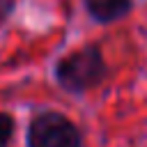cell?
I'll list each match as a JSON object with an SVG mask.
<instances>
[{"instance_id": "cell-1", "label": "cell", "mask_w": 147, "mask_h": 147, "mask_svg": "<svg viewBox=\"0 0 147 147\" xmlns=\"http://www.w3.org/2000/svg\"><path fill=\"white\" fill-rule=\"evenodd\" d=\"M55 74H57V80L64 90L85 92L103 78L106 64H103V57H101L99 48L85 46V48L67 55L64 60H60Z\"/></svg>"}, {"instance_id": "cell-2", "label": "cell", "mask_w": 147, "mask_h": 147, "mask_svg": "<svg viewBox=\"0 0 147 147\" xmlns=\"http://www.w3.org/2000/svg\"><path fill=\"white\" fill-rule=\"evenodd\" d=\"M28 147H80V133L64 115L44 113L30 124Z\"/></svg>"}, {"instance_id": "cell-3", "label": "cell", "mask_w": 147, "mask_h": 147, "mask_svg": "<svg viewBox=\"0 0 147 147\" xmlns=\"http://www.w3.org/2000/svg\"><path fill=\"white\" fill-rule=\"evenodd\" d=\"M85 5H87V11L103 23L117 21L131 9V0H85Z\"/></svg>"}, {"instance_id": "cell-4", "label": "cell", "mask_w": 147, "mask_h": 147, "mask_svg": "<svg viewBox=\"0 0 147 147\" xmlns=\"http://www.w3.org/2000/svg\"><path fill=\"white\" fill-rule=\"evenodd\" d=\"M11 131H14V119L5 113H0V147L11 138Z\"/></svg>"}, {"instance_id": "cell-5", "label": "cell", "mask_w": 147, "mask_h": 147, "mask_svg": "<svg viewBox=\"0 0 147 147\" xmlns=\"http://www.w3.org/2000/svg\"><path fill=\"white\" fill-rule=\"evenodd\" d=\"M11 7H14V0H0V18L7 16L11 11Z\"/></svg>"}]
</instances>
